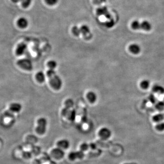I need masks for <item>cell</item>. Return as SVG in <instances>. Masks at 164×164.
Returning a JSON list of instances; mask_svg holds the SVG:
<instances>
[{"label":"cell","mask_w":164,"mask_h":164,"mask_svg":"<svg viewBox=\"0 0 164 164\" xmlns=\"http://www.w3.org/2000/svg\"><path fill=\"white\" fill-rule=\"evenodd\" d=\"M68 116H69V119L71 121H73L74 119L75 118L76 113L75 112L74 110L70 111V112L68 113Z\"/></svg>","instance_id":"25"},{"label":"cell","mask_w":164,"mask_h":164,"mask_svg":"<svg viewBox=\"0 0 164 164\" xmlns=\"http://www.w3.org/2000/svg\"><path fill=\"white\" fill-rule=\"evenodd\" d=\"M35 78L38 82L42 83L45 80V75L42 71H39L36 74Z\"/></svg>","instance_id":"14"},{"label":"cell","mask_w":164,"mask_h":164,"mask_svg":"<svg viewBox=\"0 0 164 164\" xmlns=\"http://www.w3.org/2000/svg\"><path fill=\"white\" fill-rule=\"evenodd\" d=\"M22 109V106L20 104L18 103H13L10 104L9 108L8 111L11 112V114L19 113Z\"/></svg>","instance_id":"7"},{"label":"cell","mask_w":164,"mask_h":164,"mask_svg":"<svg viewBox=\"0 0 164 164\" xmlns=\"http://www.w3.org/2000/svg\"><path fill=\"white\" fill-rule=\"evenodd\" d=\"M27 45L26 43L21 42L17 45L16 49V54L17 56H22L24 54L27 50Z\"/></svg>","instance_id":"8"},{"label":"cell","mask_w":164,"mask_h":164,"mask_svg":"<svg viewBox=\"0 0 164 164\" xmlns=\"http://www.w3.org/2000/svg\"><path fill=\"white\" fill-rule=\"evenodd\" d=\"M164 115L163 114H157L154 115L153 117V120L155 121V122L159 123V122L162 121V120L164 119Z\"/></svg>","instance_id":"17"},{"label":"cell","mask_w":164,"mask_h":164,"mask_svg":"<svg viewBox=\"0 0 164 164\" xmlns=\"http://www.w3.org/2000/svg\"><path fill=\"white\" fill-rule=\"evenodd\" d=\"M135 164V163H125V164Z\"/></svg>","instance_id":"32"},{"label":"cell","mask_w":164,"mask_h":164,"mask_svg":"<svg viewBox=\"0 0 164 164\" xmlns=\"http://www.w3.org/2000/svg\"><path fill=\"white\" fill-rule=\"evenodd\" d=\"M150 82L148 80H144L141 82L140 86L144 89H147L150 87Z\"/></svg>","instance_id":"20"},{"label":"cell","mask_w":164,"mask_h":164,"mask_svg":"<svg viewBox=\"0 0 164 164\" xmlns=\"http://www.w3.org/2000/svg\"><path fill=\"white\" fill-rule=\"evenodd\" d=\"M47 66L49 68V69L54 70V69L57 67V63L54 60H50L47 63Z\"/></svg>","instance_id":"16"},{"label":"cell","mask_w":164,"mask_h":164,"mask_svg":"<svg viewBox=\"0 0 164 164\" xmlns=\"http://www.w3.org/2000/svg\"><path fill=\"white\" fill-rule=\"evenodd\" d=\"M57 147L63 150H66L70 147V142L67 139H61L57 142Z\"/></svg>","instance_id":"10"},{"label":"cell","mask_w":164,"mask_h":164,"mask_svg":"<svg viewBox=\"0 0 164 164\" xmlns=\"http://www.w3.org/2000/svg\"><path fill=\"white\" fill-rule=\"evenodd\" d=\"M152 28V25L147 21H144L141 23V29L146 31H149Z\"/></svg>","instance_id":"13"},{"label":"cell","mask_w":164,"mask_h":164,"mask_svg":"<svg viewBox=\"0 0 164 164\" xmlns=\"http://www.w3.org/2000/svg\"><path fill=\"white\" fill-rule=\"evenodd\" d=\"M130 52L134 54H137L140 52L141 48L140 46L136 43H133L130 45L129 47Z\"/></svg>","instance_id":"11"},{"label":"cell","mask_w":164,"mask_h":164,"mask_svg":"<svg viewBox=\"0 0 164 164\" xmlns=\"http://www.w3.org/2000/svg\"><path fill=\"white\" fill-rule=\"evenodd\" d=\"M18 66L27 71H31L33 68L32 62L29 59L24 58L18 60L17 62Z\"/></svg>","instance_id":"3"},{"label":"cell","mask_w":164,"mask_h":164,"mask_svg":"<svg viewBox=\"0 0 164 164\" xmlns=\"http://www.w3.org/2000/svg\"><path fill=\"white\" fill-rule=\"evenodd\" d=\"M111 131L109 128L107 127L102 128L98 132L99 136L103 140H107L111 136Z\"/></svg>","instance_id":"4"},{"label":"cell","mask_w":164,"mask_h":164,"mask_svg":"<svg viewBox=\"0 0 164 164\" xmlns=\"http://www.w3.org/2000/svg\"><path fill=\"white\" fill-rule=\"evenodd\" d=\"M47 75L52 87L55 90L60 89L62 86V81L54 70L49 69L47 72Z\"/></svg>","instance_id":"1"},{"label":"cell","mask_w":164,"mask_h":164,"mask_svg":"<svg viewBox=\"0 0 164 164\" xmlns=\"http://www.w3.org/2000/svg\"><path fill=\"white\" fill-rule=\"evenodd\" d=\"M72 32L73 34L77 37H79L81 34L80 28H78L77 26H73L72 28Z\"/></svg>","instance_id":"22"},{"label":"cell","mask_w":164,"mask_h":164,"mask_svg":"<svg viewBox=\"0 0 164 164\" xmlns=\"http://www.w3.org/2000/svg\"><path fill=\"white\" fill-rule=\"evenodd\" d=\"M51 155L54 158L57 160H60L62 159L65 155V152L62 149L57 147L53 149L51 151Z\"/></svg>","instance_id":"5"},{"label":"cell","mask_w":164,"mask_h":164,"mask_svg":"<svg viewBox=\"0 0 164 164\" xmlns=\"http://www.w3.org/2000/svg\"><path fill=\"white\" fill-rule=\"evenodd\" d=\"M69 159L71 161H74L78 159V156L77 151H72L70 152L68 155Z\"/></svg>","instance_id":"21"},{"label":"cell","mask_w":164,"mask_h":164,"mask_svg":"<svg viewBox=\"0 0 164 164\" xmlns=\"http://www.w3.org/2000/svg\"><path fill=\"white\" fill-rule=\"evenodd\" d=\"M93 2L95 4H101L102 3H103L104 1H106V0H93Z\"/></svg>","instance_id":"29"},{"label":"cell","mask_w":164,"mask_h":164,"mask_svg":"<svg viewBox=\"0 0 164 164\" xmlns=\"http://www.w3.org/2000/svg\"><path fill=\"white\" fill-rule=\"evenodd\" d=\"M12 1H13L14 2H17L18 1H20L21 0H12Z\"/></svg>","instance_id":"31"},{"label":"cell","mask_w":164,"mask_h":164,"mask_svg":"<svg viewBox=\"0 0 164 164\" xmlns=\"http://www.w3.org/2000/svg\"><path fill=\"white\" fill-rule=\"evenodd\" d=\"M65 105L66 107L69 108L73 107V101H72V100H67L66 102H65Z\"/></svg>","instance_id":"27"},{"label":"cell","mask_w":164,"mask_h":164,"mask_svg":"<svg viewBox=\"0 0 164 164\" xmlns=\"http://www.w3.org/2000/svg\"><path fill=\"white\" fill-rule=\"evenodd\" d=\"M17 25L20 28L25 29L28 26L29 22L28 19L24 17H21L18 19L17 22Z\"/></svg>","instance_id":"9"},{"label":"cell","mask_w":164,"mask_h":164,"mask_svg":"<svg viewBox=\"0 0 164 164\" xmlns=\"http://www.w3.org/2000/svg\"><path fill=\"white\" fill-rule=\"evenodd\" d=\"M81 34L86 39H89L92 38V34L90 32V29L89 26L86 25L82 26L80 28Z\"/></svg>","instance_id":"6"},{"label":"cell","mask_w":164,"mask_h":164,"mask_svg":"<svg viewBox=\"0 0 164 164\" xmlns=\"http://www.w3.org/2000/svg\"><path fill=\"white\" fill-rule=\"evenodd\" d=\"M87 98L88 99L89 102L91 103H94L96 102L97 99L96 94L94 92L90 91L88 92L87 94Z\"/></svg>","instance_id":"12"},{"label":"cell","mask_w":164,"mask_h":164,"mask_svg":"<svg viewBox=\"0 0 164 164\" xmlns=\"http://www.w3.org/2000/svg\"><path fill=\"white\" fill-rule=\"evenodd\" d=\"M23 156L24 158L29 159L31 157V154L29 152H25L23 154Z\"/></svg>","instance_id":"28"},{"label":"cell","mask_w":164,"mask_h":164,"mask_svg":"<svg viewBox=\"0 0 164 164\" xmlns=\"http://www.w3.org/2000/svg\"><path fill=\"white\" fill-rule=\"evenodd\" d=\"M22 6L24 8H27L30 7L31 4L32 0H21Z\"/></svg>","instance_id":"19"},{"label":"cell","mask_w":164,"mask_h":164,"mask_svg":"<svg viewBox=\"0 0 164 164\" xmlns=\"http://www.w3.org/2000/svg\"><path fill=\"white\" fill-rule=\"evenodd\" d=\"M47 120L45 118H40L37 121V126L36 128V132L39 135H43L46 132Z\"/></svg>","instance_id":"2"},{"label":"cell","mask_w":164,"mask_h":164,"mask_svg":"<svg viewBox=\"0 0 164 164\" xmlns=\"http://www.w3.org/2000/svg\"><path fill=\"white\" fill-rule=\"evenodd\" d=\"M46 4L49 6H54L58 3V0H44Z\"/></svg>","instance_id":"23"},{"label":"cell","mask_w":164,"mask_h":164,"mask_svg":"<svg viewBox=\"0 0 164 164\" xmlns=\"http://www.w3.org/2000/svg\"><path fill=\"white\" fill-rule=\"evenodd\" d=\"M89 145V148L91 149H93V150H95L96 148V145L95 144H94V143H91Z\"/></svg>","instance_id":"30"},{"label":"cell","mask_w":164,"mask_h":164,"mask_svg":"<svg viewBox=\"0 0 164 164\" xmlns=\"http://www.w3.org/2000/svg\"><path fill=\"white\" fill-rule=\"evenodd\" d=\"M131 28L134 30H137L141 29V23L137 20H134L132 22Z\"/></svg>","instance_id":"15"},{"label":"cell","mask_w":164,"mask_h":164,"mask_svg":"<svg viewBox=\"0 0 164 164\" xmlns=\"http://www.w3.org/2000/svg\"><path fill=\"white\" fill-rule=\"evenodd\" d=\"M97 13L98 15H109L108 12V10L106 7H103L102 8H99L97 10Z\"/></svg>","instance_id":"18"},{"label":"cell","mask_w":164,"mask_h":164,"mask_svg":"<svg viewBox=\"0 0 164 164\" xmlns=\"http://www.w3.org/2000/svg\"><path fill=\"white\" fill-rule=\"evenodd\" d=\"M156 130L159 131L164 130V123H159L156 125Z\"/></svg>","instance_id":"26"},{"label":"cell","mask_w":164,"mask_h":164,"mask_svg":"<svg viewBox=\"0 0 164 164\" xmlns=\"http://www.w3.org/2000/svg\"><path fill=\"white\" fill-rule=\"evenodd\" d=\"M89 148V145L88 144V143H85V142L82 143L80 146V151H82L83 152L87 151Z\"/></svg>","instance_id":"24"}]
</instances>
